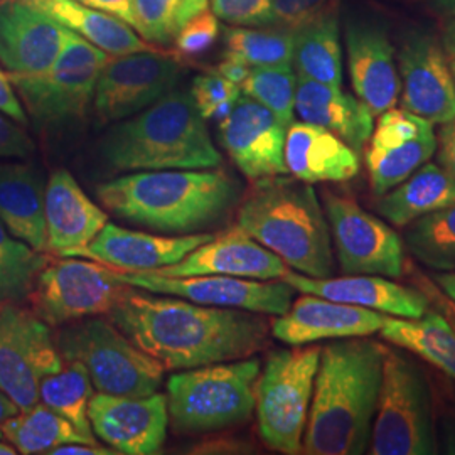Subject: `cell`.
Returning <instances> with one entry per match:
<instances>
[{
    "label": "cell",
    "mask_w": 455,
    "mask_h": 455,
    "mask_svg": "<svg viewBox=\"0 0 455 455\" xmlns=\"http://www.w3.org/2000/svg\"><path fill=\"white\" fill-rule=\"evenodd\" d=\"M108 317L169 371L251 358L268 341V324L257 312L201 306L135 289Z\"/></svg>",
    "instance_id": "obj_1"
},
{
    "label": "cell",
    "mask_w": 455,
    "mask_h": 455,
    "mask_svg": "<svg viewBox=\"0 0 455 455\" xmlns=\"http://www.w3.org/2000/svg\"><path fill=\"white\" fill-rule=\"evenodd\" d=\"M385 346L368 338L334 339L321 349L302 452L359 455L370 445Z\"/></svg>",
    "instance_id": "obj_2"
},
{
    "label": "cell",
    "mask_w": 455,
    "mask_h": 455,
    "mask_svg": "<svg viewBox=\"0 0 455 455\" xmlns=\"http://www.w3.org/2000/svg\"><path fill=\"white\" fill-rule=\"evenodd\" d=\"M95 191L124 221L167 235H193L225 221L242 199V182L221 167L135 171L98 184Z\"/></svg>",
    "instance_id": "obj_3"
},
{
    "label": "cell",
    "mask_w": 455,
    "mask_h": 455,
    "mask_svg": "<svg viewBox=\"0 0 455 455\" xmlns=\"http://www.w3.org/2000/svg\"><path fill=\"white\" fill-rule=\"evenodd\" d=\"M236 225L274 251L293 272L332 276L334 246L324 208L315 189L285 176L255 180L240 199Z\"/></svg>",
    "instance_id": "obj_4"
},
{
    "label": "cell",
    "mask_w": 455,
    "mask_h": 455,
    "mask_svg": "<svg viewBox=\"0 0 455 455\" xmlns=\"http://www.w3.org/2000/svg\"><path fill=\"white\" fill-rule=\"evenodd\" d=\"M100 152L118 172L212 169L223 163L191 93L178 90L116 122L103 137Z\"/></svg>",
    "instance_id": "obj_5"
},
{
    "label": "cell",
    "mask_w": 455,
    "mask_h": 455,
    "mask_svg": "<svg viewBox=\"0 0 455 455\" xmlns=\"http://www.w3.org/2000/svg\"><path fill=\"white\" fill-rule=\"evenodd\" d=\"M260 359L216 363L172 374L167 383L169 419L180 434H210L244 423L255 411Z\"/></svg>",
    "instance_id": "obj_6"
},
{
    "label": "cell",
    "mask_w": 455,
    "mask_h": 455,
    "mask_svg": "<svg viewBox=\"0 0 455 455\" xmlns=\"http://www.w3.org/2000/svg\"><path fill=\"white\" fill-rule=\"evenodd\" d=\"M368 449L371 455L437 454L434 405L427 376L402 351L387 346Z\"/></svg>",
    "instance_id": "obj_7"
},
{
    "label": "cell",
    "mask_w": 455,
    "mask_h": 455,
    "mask_svg": "<svg viewBox=\"0 0 455 455\" xmlns=\"http://www.w3.org/2000/svg\"><path fill=\"white\" fill-rule=\"evenodd\" d=\"M54 341L63 361L84 364L98 393L148 396L163 385V364L112 321L95 315L69 323Z\"/></svg>",
    "instance_id": "obj_8"
},
{
    "label": "cell",
    "mask_w": 455,
    "mask_h": 455,
    "mask_svg": "<svg viewBox=\"0 0 455 455\" xmlns=\"http://www.w3.org/2000/svg\"><path fill=\"white\" fill-rule=\"evenodd\" d=\"M319 346H292L274 351L255 383V411L260 437L285 455L302 454Z\"/></svg>",
    "instance_id": "obj_9"
},
{
    "label": "cell",
    "mask_w": 455,
    "mask_h": 455,
    "mask_svg": "<svg viewBox=\"0 0 455 455\" xmlns=\"http://www.w3.org/2000/svg\"><path fill=\"white\" fill-rule=\"evenodd\" d=\"M108 58V52L66 29L63 49L46 71L9 73V80L39 127H61L84 118Z\"/></svg>",
    "instance_id": "obj_10"
},
{
    "label": "cell",
    "mask_w": 455,
    "mask_h": 455,
    "mask_svg": "<svg viewBox=\"0 0 455 455\" xmlns=\"http://www.w3.org/2000/svg\"><path fill=\"white\" fill-rule=\"evenodd\" d=\"M61 259L65 260L46 263L31 292L36 314L49 325H66L110 314L135 289L116 280L103 263L75 257Z\"/></svg>",
    "instance_id": "obj_11"
},
{
    "label": "cell",
    "mask_w": 455,
    "mask_h": 455,
    "mask_svg": "<svg viewBox=\"0 0 455 455\" xmlns=\"http://www.w3.org/2000/svg\"><path fill=\"white\" fill-rule=\"evenodd\" d=\"M61 366L48 323L14 304L0 307V390L17 407L28 410L39 403L41 381Z\"/></svg>",
    "instance_id": "obj_12"
},
{
    "label": "cell",
    "mask_w": 455,
    "mask_h": 455,
    "mask_svg": "<svg viewBox=\"0 0 455 455\" xmlns=\"http://www.w3.org/2000/svg\"><path fill=\"white\" fill-rule=\"evenodd\" d=\"M115 278L146 292L174 295L201 306L242 309L268 315H283L292 306L295 289L276 280H255L228 275H159L112 268Z\"/></svg>",
    "instance_id": "obj_13"
},
{
    "label": "cell",
    "mask_w": 455,
    "mask_h": 455,
    "mask_svg": "<svg viewBox=\"0 0 455 455\" xmlns=\"http://www.w3.org/2000/svg\"><path fill=\"white\" fill-rule=\"evenodd\" d=\"M324 212L344 275L396 278L403 272V242L393 228L349 196L324 193Z\"/></svg>",
    "instance_id": "obj_14"
},
{
    "label": "cell",
    "mask_w": 455,
    "mask_h": 455,
    "mask_svg": "<svg viewBox=\"0 0 455 455\" xmlns=\"http://www.w3.org/2000/svg\"><path fill=\"white\" fill-rule=\"evenodd\" d=\"M182 66L159 51L110 56L98 76L93 108L100 125L116 124L176 90Z\"/></svg>",
    "instance_id": "obj_15"
},
{
    "label": "cell",
    "mask_w": 455,
    "mask_h": 455,
    "mask_svg": "<svg viewBox=\"0 0 455 455\" xmlns=\"http://www.w3.org/2000/svg\"><path fill=\"white\" fill-rule=\"evenodd\" d=\"M364 147V163L374 195L383 196L410 178L437 152L434 124L405 108L378 115Z\"/></svg>",
    "instance_id": "obj_16"
},
{
    "label": "cell",
    "mask_w": 455,
    "mask_h": 455,
    "mask_svg": "<svg viewBox=\"0 0 455 455\" xmlns=\"http://www.w3.org/2000/svg\"><path fill=\"white\" fill-rule=\"evenodd\" d=\"M218 140L238 171L250 180L287 176V125L253 98L242 95L218 122Z\"/></svg>",
    "instance_id": "obj_17"
},
{
    "label": "cell",
    "mask_w": 455,
    "mask_h": 455,
    "mask_svg": "<svg viewBox=\"0 0 455 455\" xmlns=\"http://www.w3.org/2000/svg\"><path fill=\"white\" fill-rule=\"evenodd\" d=\"M396 60L403 108L434 125L454 122V78L437 37L428 33L410 34Z\"/></svg>",
    "instance_id": "obj_18"
},
{
    "label": "cell",
    "mask_w": 455,
    "mask_h": 455,
    "mask_svg": "<svg viewBox=\"0 0 455 455\" xmlns=\"http://www.w3.org/2000/svg\"><path fill=\"white\" fill-rule=\"evenodd\" d=\"M88 417L93 434L118 454H157L167 437V398L159 393L148 396L98 393L90 402Z\"/></svg>",
    "instance_id": "obj_19"
},
{
    "label": "cell",
    "mask_w": 455,
    "mask_h": 455,
    "mask_svg": "<svg viewBox=\"0 0 455 455\" xmlns=\"http://www.w3.org/2000/svg\"><path fill=\"white\" fill-rule=\"evenodd\" d=\"M385 314L302 293L272 323V336L289 346L346 338H368L383 327Z\"/></svg>",
    "instance_id": "obj_20"
},
{
    "label": "cell",
    "mask_w": 455,
    "mask_h": 455,
    "mask_svg": "<svg viewBox=\"0 0 455 455\" xmlns=\"http://www.w3.org/2000/svg\"><path fill=\"white\" fill-rule=\"evenodd\" d=\"M212 238V233L148 235L107 223L92 243L71 251L68 257L90 259L116 270L152 272L178 263Z\"/></svg>",
    "instance_id": "obj_21"
},
{
    "label": "cell",
    "mask_w": 455,
    "mask_h": 455,
    "mask_svg": "<svg viewBox=\"0 0 455 455\" xmlns=\"http://www.w3.org/2000/svg\"><path fill=\"white\" fill-rule=\"evenodd\" d=\"M289 270L285 261L236 225L214 236L212 242L197 246L178 263L152 272L169 276L228 275L276 280Z\"/></svg>",
    "instance_id": "obj_22"
},
{
    "label": "cell",
    "mask_w": 455,
    "mask_h": 455,
    "mask_svg": "<svg viewBox=\"0 0 455 455\" xmlns=\"http://www.w3.org/2000/svg\"><path fill=\"white\" fill-rule=\"evenodd\" d=\"M66 28L28 0H0V63L9 73H41L56 61Z\"/></svg>",
    "instance_id": "obj_23"
},
{
    "label": "cell",
    "mask_w": 455,
    "mask_h": 455,
    "mask_svg": "<svg viewBox=\"0 0 455 455\" xmlns=\"http://www.w3.org/2000/svg\"><path fill=\"white\" fill-rule=\"evenodd\" d=\"M346 49L353 90L368 110L378 116L396 107L402 83L387 33L374 24H351L346 29Z\"/></svg>",
    "instance_id": "obj_24"
},
{
    "label": "cell",
    "mask_w": 455,
    "mask_h": 455,
    "mask_svg": "<svg viewBox=\"0 0 455 455\" xmlns=\"http://www.w3.org/2000/svg\"><path fill=\"white\" fill-rule=\"evenodd\" d=\"M297 292L312 293L327 300L376 310L403 319H419L427 312V297L390 278L379 275H344L314 278L289 270L282 276Z\"/></svg>",
    "instance_id": "obj_25"
},
{
    "label": "cell",
    "mask_w": 455,
    "mask_h": 455,
    "mask_svg": "<svg viewBox=\"0 0 455 455\" xmlns=\"http://www.w3.org/2000/svg\"><path fill=\"white\" fill-rule=\"evenodd\" d=\"M48 251L68 257L97 238L108 223V214L95 204L69 171L58 169L49 176L44 193Z\"/></svg>",
    "instance_id": "obj_26"
},
{
    "label": "cell",
    "mask_w": 455,
    "mask_h": 455,
    "mask_svg": "<svg viewBox=\"0 0 455 455\" xmlns=\"http://www.w3.org/2000/svg\"><path fill=\"white\" fill-rule=\"evenodd\" d=\"M285 164L295 180L346 182L359 172L358 152L336 133L309 122H293L285 137Z\"/></svg>",
    "instance_id": "obj_27"
},
{
    "label": "cell",
    "mask_w": 455,
    "mask_h": 455,
    "mask_svg": "<svg viewBox=\"0 0 455 455\" xmlns=\"http://www.w3.org/2000/svg\"><path fill=\"white\" fill-rule=\"evenodd\" d=\"M295 114L302 122L321 125L336 133L356 152L364 150L374 129V115L341 86L314 82L297 75Z\"/></svg>",
    "instance_id": "obj_28"
},
{
    "label": "cell",
    "mask_w": 455,
    "mask_h": 455,
    "mask_svg": "<svg viewBox=\"0 0 455 455\" xmlns=\"http://www.w3.org/2000/svg\"><path fill=\"white\" fill-rule=\"evenodd\" d=\"M46 186L31 164H0V223L36 251L48 250Z\"/></svg>",
    "instance_id": "obj_29"
},
{
    "label": "cell",
    "mask_w": 455,
    "mask_h": 455,
    "mask_svg": "<svg viewBox=\"0 0 455 455\" xmlns=\"http://www.w3.org/2000/svg\"><path fill=\"white\" fill-rule=\"evenodd\" d=\"M36 9L103 49L110 56H122L139 51H157L144 43L131 26L116 17L92 9L78 0H28Z\"/></svg>",
    "instance_id": "obj_30"
},
{
    "label": "cell",
    "mask_w": 455,
    "mask_h": 455,
    "mask_svg": "<svg viewBox=\"0 0 455 455\" xmlns=\"http://www.w3.org/2000/svg\"><path fill=\"white\" fill-rule=\"evenodd\" d=\"M454 203L455 180L437 164L427 163L381 196L376 210L393 227L405 228L425 214Z\"/></svg>",
    "instance_id": "obj_31"
},
{
    "label": "cell",
    "mask_w": 455,
    "mask_h": 455,
    "mask_svg": "<svg viewBox=\"0 0 455 455\" xmlns=\"http://www.w3.org/2000/svg\"><path fill=\"white\" fill-rule=\"evenodd\" d=\"M379 334L455 379V331L443 315L437 312H425L419 319L385 315Z\"/></svg>",
    "instance_id": "obj_32"
},
{
    "label": "cell",
    "mask_w": 455,
    "mask_h": 455,
    "mask_svg": "<svg viewBox=\"0 0 455 455\" xmlns=\"http://www.w3.org/2000/svg\"><path fill=\"white\" fill-rule=\"evenodd\" d=\"M293 66L299 76L342 86V49L336 12L329 7L293 34Z\"/></svg>",
    "instance_id": "obj_33"
},
{
    "label": "cell",
    "mask_w": 455,
    "mask_h": 455,
    "mask_svg": "<svg viewBox=\"0 0 455 455\" xmlns=\"http://www.w3.org/2000/svg\"><path fill=\"white\" fill-rule=\"evenodd\" d=\"M0 437L9 440L20 454H49L60 445L75 442L98 443L97 440L84 437L73 423L43 402L20 410L12 419L2 423Z\"/></svg>",
    "instance_id": "obj_34"
},
{
    "label": "cell",
    "mask_w": 455,
    "mask_h": 455,
    "mask_svg": "<svg viewBox=\"0 0 455 455\" xmlns=\"http://www.w3.org/2000/svg\"><path fill=\"white\" fill-rule=\"evenodd\" d=\"M65 363L60 371L49 374L41 381L39 398L44 405L73 423L84 437L97 440L88 417V407L93 398L92 378L80 361Z\"/></svg>",
    "instance_id": "obj_35"
},
{
    "label": "cell",
    "mask_w": 455,
    "mask_h": 455,
    "mask_svg": "<svg viewBox=\"0 0 455 455\" xmlns=\"http://www.w3.org/2000/svg\"><path fill=\"white\" fill-rule=\"evenodd\" d=\"M405 228V243L417 260L437 272H454L455 203Z\"/></svg>",
    "instance_id": "obj_36"
},
{
    "label": "cell",
    "mask_w": 455,
    "mask_h": 455,
    "mask_svg": "<svg viewBox=\"0 0 455 455\" xmlns=\"http://www.w3.org/2000/svg\"><path fill=\"white\" fill-rule=\"evenodd\" d=\"M48 261L46 255L12 236L0 223V307L33 292L36 278Z\"/></svg>",
    "instance_id": "obj_37"
},
{
    "label": "cell",
    "mask_w": 455,
    "mask_h": 455,
    "mask_svg": "<svg viewBox=\"0 0 455 455\" xmlns=\"http://www.w3.org/2000/svg\"><path fill=\"white\" fill-rule=\"evenodd\" d=\"M212 0H133V28L150 44H169L180 28L204 12Z\"/></svg>",
    "instance_id": "obj_38"
},
{
    "label": "cell",
    "mask_w": 455,
    "mask_h": 455,
    "mask_svg": "<svg viewBox=\"0 0 455 455\" xmlns=\"http://www.w3.org/2000/svg\"><path fill=\"white\" fill-rule=\"evenodd\" d=\"M225 41L227 52L236 56L250 68L292 66L293 34L274 28H229L225 31Z\"/></svg>",
    "instance_id": "obj_39"
},
{
    "label": "cell",
    "mask_w": 455,
    "mask_h": 455,
    "mask_svg": "<svg viewBox=\"0 0 455 455\" xmlns=\"http://www.w3.org/2000/svg\"><path fill=\"white\" fill-rule=\"evenodd\" d=\"M240 88L246 97L267 107L283 125H292L297 88V75L292 66L251 68Z\"/></svg>",
    "instance_id": "obj_40"
},
{
    "label": "cell",
    "mask_w": 455,
    "mask_h": 455,
    "mask_svg": "<svg viewBox=\"0 0 455 455\" xmlns=\"http://www.w3.org/2000/svg\"><path fill=\"white\" fill-rule=\"evenodd\" d=\"M191 97L197 112L206 122H221L242 97V88L221 75L210 71L196 76L191 86Z\"/></svg>",
    "instance_id": "obj_41"
},
{
    "label": "cell",
    "mask_w": 455,
    "mask_h": 455,
    "mask_svg": "<svg viewBox=\"0 0 455 455\" xmlns=\"http://www.w3.org/2000/svg\"><path fill=\"white\" fill-rule=\"evenodd\" d=\"M274 0H212V14L231 26L270 28Z\"/></svg>",
    "instance_id": "obj_42"
},
{
    "label": "cell",
    "mask_w": 455,
    "mask_h": 455,
    "mask_svg": "<svg viewBox=\"0 0 455 455\" xmlns=\"http://www.w3.org/2000/svg\"><path fill=\"white\" fill-rule=\"evenodd\" d=\"M220 36L218 17L210 11L193 17L180 28V33L174 37V46L180 56H199L212 48Z\"/></svg>",
    "instance_id": "obj_43"
},
{
    "label": "cell",
    "mask_w": 455,
    "mask_h": 455,
    "mask_svg": "<svg viewBox=\"0 0 455 455\" xmlns=\"http://www.w3.org/2000/svg\"><path fill=\"white\" fill-rule=\"evenodd\" d=\"M329 0H274L270 28L295 34L329 9Z\"/></svg>",
    "instance_id": "obj_44"
},
{
    "label": "cell",
    "mask_w": 455,
    "mask_h": 455,
    "mask_svg": "<svg viewBox=\"0 0 455 455\" xmlns=\"http://www.w3.org/2000/svg\"><path fill=\"white\" fill-rule=\"evenodd\" d=\"M34 152V142L31 137L9 122L4 115H0V159H24Z\"/></svg>",
    "instance_id": "obj_45"
},
{
    "label": "cell",
    "mask_w": 455,
    "mask_h": 455,
    "mask_svg": "<svg viewBox=\"0 0 455 455\" xmlns=\"http://www.w3.org/2000/svg\"><path fill=\"white\" fill-rule=\"evenodd\" d=\"M0 114L11 116L14 122H19L22 125L28 124V115L17 98L16 90L9 80V75H5L2 69H0Z\"/></svg>",
    "instance_id": "obj_46"
},
{
    "label": "cell",
    "mask_w": 455,
    "mask_h": 455,
    "mask_svg": "<svg viewBox=\"0 0 455 455\" xmlns=\"http://www.w3.org/2000/svg\"><path fill=\"white\" fill-rule=\"evenodd\" d=\"M440 167L455 180V120L443 124L437 135Z\"/></svg>",
    "instance_id": "obj_47"
},
{
    "label": "cell",
    "mask_w": 455,
    "mask_h": 455,
    "mask_svg": "<svg viewBox=\"0 0 455 455\" xmlns=\"http://www.w3.org/2000/svg\"><path fill=\"white\" fill-rule=\"evenodd\" d=\"M84 5L101 11L105 14L116 17L124 22H127L131 28L135 24L133 16V0H78Z\"/></svg>",
    "instance_id": "obj_48"
},
{
    "label": "cell",
    "mask_w": 455,
    "mask_h": 455,
    "mask_svg": "<svg viewBox=\"0 0 455 455\" xmlns=\"http://www.w3.org/2000/svg\"><path fill=\"white\" fill-rule=\"evenodd\" d=\"M212 71L221 75L223 78H227L229 82L242 86V83H243L244 80H246V76L250 75L251 68L246 65V63H243L242 60H238L236 56H233V54H229V52H225V58H223L218 65L214 66Z\"/></svg>",
    "instance_id": "obj_49"
},
{
    "label": "cell",
    "mask_w": 455,
    "mask_h": 455,
    "mask_svg": "<svg viewBox=\"0 0 455 455\" xmlns=\"http://www.w3.org/2000/svg\"><path fill=\"white\" fill-rule=\"evenodd\" d=\"M49 454L52 455H114L118 454L116 451H107L98 443H65L56 449H52Z\"/></svg>",
    "instance_id": "obj_50"
},
{
    "label": "cell",
    "mask_w": 455,
    "mask_h": 455,
    "mask_svg": "<svg viewBox=\"0 0 455 455\" xmlns=\"http://www.w3.org/2000/svg\"><path fill=\"white\" fill-rule=\"evenodd\" d=\"M442 46L445 51V58H447V63L451 68V73H452V78H454L455 84V20H451L445 28V33H443V39H442Z\"/></svg>",
    "instance_id": "obj_51"
},
{
    "label": "cell",
    "mask_w": 455,
    "mask_h": 455,
    "mask_svg": "<svg viewBox=\"0 0 455 455\" xmlns=\"http://www.w3.org/2000/svg\"><path fill=\"white\" fill-rule=\"evenodd\" d=\"M19 411H20V408L17 407L9 396L0 390V427H2V423L7 422L9 419L17 415Z\"/></svg>",
    "instance_id": "obj_52"
},
{
    "label": "cell",
    "mask_w": 455,
    "mask_h": 455,
    "mask_svg": "<svg viewBox=\"0 0 455 455\" xmlns=\"http://www.w3.org/2000/svg\"><path fill=\"white\" fill-rule=\"evenodd\" d=\"M435 282L440 287V291H443V293L451 299V302L455 306V274L452 272H445L439 275H435Z\"/></svg>",
    "instance_id": "obj_53"
},
{
    "label": "cell",
    "mask_w": 455,
    "mask_h": 455,
    "mask_svg": "<svg viewBox=\"0 0 455 455\" xmlns=\"http://www.w3.org/2000/svg\"><path fill=\"white\" fill-rule=\"evenodd\" d=\"M434 4L442 12L449 14V16H455V0H434Z\"/></svg>",
    "instance_id": "obj_54"
},
{
    "label": "cell",
    "mask_w": 455,
    "mask_h": 455,
    "mask_svg": "<svg viewBox=\"0 0 455 455\" xmlns=\"http://www.w3.org/2000/svg\"><path fill=\"white\" fill-rule=\"evenodd\" d=\"M17 454L16 449L11 443H5L0 440V455H14Z\"/></svg>",
    "instance_id": "obj_55"
},
{
    "label": "cell",
    "mask_w": 455,
    "mask_h": 455,
    "mask_svg": "<svg viewBox=\"0 0 455 455\" xmlns=\"http://www.w3.org/2000/svg\"><path fill=\"white\" fill-rule=\"evenodd\" d=\"M449 314H451V319L455 323V307H451V309H449Z\"/></svg>",
    "instance_id": "obj_56"
}]
</instances>
